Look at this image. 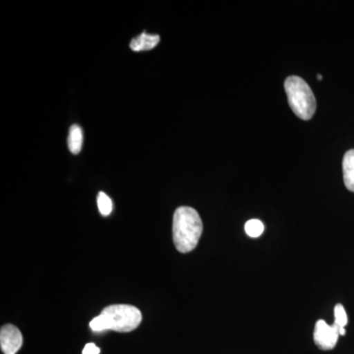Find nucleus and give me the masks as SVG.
Masks as SVG:
<instances>
[{"instance_id": "7", "label": "nucleus", "mask_w": 354, "mask_h": 354, "mask_svg": "<svg viewBox=\"0 0 354 354\" xmlns=\"http://www.w3.org/2000/svg\"><path fill=\"white\" fill-rule=\"evenodd\" d=\"M344 181L346 188L354 192V150H349L342 160Z\"/></svg>"}, {"instance_id": "9", "label": "nucleus", "mask_w": 354, "mask_h": 354, "mask_svg": "<svg viewBox=\"0 0 354 354\" xmlns=\"http://www.w3.org/2000/svg\"><path fill=\"white\" fill-rule=\"evenodd\" d=\"M97 208L102 216H108L113 212V201L111 198L104 192H100L97 195Z\"/></svg>"}, {"instance_id": "13", "label": "nucleus", "mask_w": 354, "mask_h": 354, "mask_svg": "<svg viewBox=\"0 0 354 354\" xmlns=\"http://www.w3.org/2000/svg\"><path fill=\"white\" fill-rule=\"evenodd\" d=\"M100 353H101V349L97 348L93 342H88L86 344L82 351V354H100Z\"/></svg>"}, {"instance_id": "12", "label": "nucleus", "mask_w": 354, "mask_h": 354, "mask_svg": "<svg viewBox=\"0 0 354 354\" xmlns=\"http://www.w3.org/2000/svg\"><path fill=\"white\" fill-rule=\"evenodd\" d=\"M90 327L94 332H102V330H109L108 318L101 313V315L95 317V318L91 321Z\"/></svg>"}, {"instance_id": "6", "label": "nucleus", "mask_w": 354, "mask_h": 354, "mask_svg": "<svg viewBox=\"0 0 354 354\" xmlns=\"http://www.w3.org/2000/svg\"><path fill=\"white\" fill-rule=\"evenodd\" d=\"M160 39L158 35L143 32L130 41L129 46L133 51L150 50L158 46Z\"/></svg>"}, {"instance_id": "11", "label": "nucleus", "mask_w": 354, "mask_h": 354, "mask_svg": "<svg viewBox=\"0 0 354 354\" xmlns=\"http://www.w3.org/2000/svg\"><path fill=\"white\" fill-rule=\"evenodd\" d=\"M348 319L346 315V309L342 304H337L335 307V324L339 326L341 329H344L348 325Z\"/></svg>"}, {"instance_id": "5", "label": "nucleus", "mask_w": 354, "mask_h": 354, "mask_svg": "<svg viewBox=\"0 0 354 354\" xmlns=\"http://www.w3.org/2000/svg\"><path fill=\"white\" fill-rule=\"evenodd\" d=\"M23 344L22 334L17 327L6 325L0 330V348L4 354H16Z\"/></svg>"}, {"instance_id": "1", "label": "nucleus", "mask_w": 354, "mask_h": 354, "mask_svg": "<svg viewBox=\"0 0 354 354\" xmlns=\"http://www.w3.org/2000/svg\"><path fill=\"white\" fill-rule=\"evenodd\" d=\"M203 232V223L196 209L190 207L176 209L172 221V239L179 252L188 253L196 248Z\"/></svg>"}, {"instance_id": "10", "label": "nucleus", "mask_w": 354, "mask_h": 354, "mask_svg": "<svg viewBox=\"0 0 354 354\" xmlns=\"http://www.w3.org/2000/svg\"><path fill=\"white\" fill-rule=\"evenodd\" d=\"M264 223L259 220H250L247 221L245 225L246 234L253 239L259 237L264 232Z\"/></svg>"}, {"instance_id": "3", "label": "nucleus", "mask_w": 354, "mask_h": 354, "mask_svg": "<svg viewBox=\"0 0 354 354\" xmlns=\"http://www.w3.org/2000/svg\"><path fill=\"white\" fill-rule=\"evenodd\" d=\"M102 313L108 318L109 330L114 332H131L138 328L142 321L141 311L131 305H109Z\"/></svg>"}, {"instance_id": "4", "label": "nucleus", "mask_w": 354, "mask_h": 354, "mask_svg": "<svg viewBox=\"0 0 354 354\" xmlns=\"http://www.w3.org/2000/svg\"><path fill=\"white\" fill-rule=\"evenodd\" d=\"M346 335V329H341L339 326H330L324 320L316 323L314 330V342L322 351H330L337 346L339 335Z\"/></svg>"}, {"instance_id": "2", "label": "nucleus", "mask_w": 354, "mask_h": 354, "mask_svg": "<svg viewBox=\"0 0 354 354\" xmlns=\"http://www.w3.org/2000/svg\"><path fill=\"white\" fill-rule=\"evenodd\" d=\"M285 90L290 109L298 118L309 120L316 111V100L308 84L298 76L286 78Z\"/></svg>"}, {"instance_id": "8", "label": "nucleus", "mask_w": 354, "mask_h": 354, "mask_svg": "<svg viewBox=\"0 0 354 354\" xmlns=\"http://www.w3.org/2000/svg\"><path fill=\"white\" fill-rule=\"evenodd\" d=\"M83 130L79 125L74 124L70 127L68 134V147L70 152L77 155L80 153L83 146Z\"/></svg>"}, {"instance_id": "14", "label": "nucleus", "mask_w": 354, "mask_h": 354, "mask_svg": "<svg viewBox=\"0 0 354 354\" xmlns=\"http://www.w3.org/2000/svg\"><path fill=\"white\" fill-rule=\"evenodd\" d=\"M317 78H318V80H322V75H320V74H318V76H317Z\"/></svg>"}]
</instances>
